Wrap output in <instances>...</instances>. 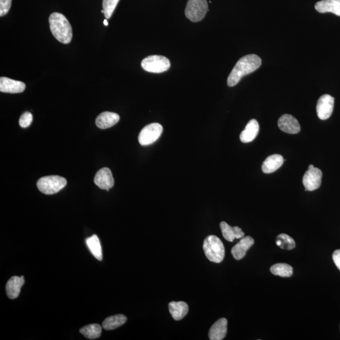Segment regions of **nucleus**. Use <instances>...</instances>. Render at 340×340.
<instances>
[{
    "mask_svg": "<svg viewBox=\"0 0 340 340\" xmlns=\"http://www.w3.org/2000/svg\"><path fill=\"white\" fill-rule=\"evenodd\" d=\"M262 65V59L256 54H249L242 57L237 62L228 78V85L235 86L243 76L254 72Z\"/></svg>",
    "mask_w": 340,
    "mask_h": 340,
    "instance_id": "nucleus-1",
    "label": "nucleus"
},
{
    "mask_svg": "<svg viewBox=\"0 0 340 340\" xmlns=\"http://www.w3.org/2000/svg\"><path fill=\"white\" fill-rule=\"evenodd\" d=\"M49 21L50 29L54 38L60 43L69 44L72 40L73 30L65 16L54 12L50 15Z\"/></svg>",
    "mask_w": 340,
    "mask_h": 340,
    "instance_id": "nucleus-2",
    "label": "nucleus"
},
{
    "mask_svg": "<svg viewBox=\"0 0 340 340\" xmlns=\"http://www.w3.org/2000/svg\"><path fill=\"white\" fill-rule=\"evenodd\" d=\"M203 249L210 262L217 263L223 262L225 256V249L218 237L214 235L207 236L204 241Z\"/></svg>",
    "mask_w": 340,
    "mask_h": 340,
    "instance_id": "nucleus-3",
    "label": "nucleus"
},
{
    "mask_svg": "<svg viewBox=\"0 0 340 340\" xmlns=\"http://www.w3.org/2000/svg\"><path fill=\"white\" fill-rule=\"evenodd\" d=\"M67 184L66 178L57 175H51L39 179L37 182V186L42 193L52 195L59 192Z\"/></svg>",
    "mask_w": 340,
    "mask_h": 340,
    "instance_id": "nucleus-4",
    "label": "nucleus"
},
{
    "mask_svg": "<svg viewBox=\"0 0 340 340\" xmlns=\"http://www.w3.org/2000/svg\"><path fill=\"white\" fill-rule=\"evenodd\" d=\"M141 67L147 72L162 73L170 69L171 63L170 60L165 56L152 55L142 60Z\"/></svg>",
    "mask_w": 340,
    "mask_h": 340,
    "instance_id": "nucleus-5",
    "label": "nucleus"
},
{
    "mask_svg": "<svg viewBox=\"0 0 340 340\" xmlns=\"http://www.w3.org/2000/svg\"><path fill=\"white\" fill-rule=\"evenodd\" d=\"M208 10L207 0H189L184 13L189 20L198 22L204 19Z\"/></svg>",
    "mask_w": 340,
    "mask_h": 340,
    "instance_id": "nucleus-6",
    "label": "nucleus"
},
{
    "mask_svg": "<svg viewBox=\"0 0 340 340\" xmlns=\"http://www.w3.org/2000/svg\"><path fill=\"white\" fill-rule=\"evenodd\" d=\"M162 126L158 123H152L145 126L138 136V141L141 146H149L153 144L160 138L163 133Z\"/></svg>",
    "mask_w": 340,
    "mask_h": 340,
    "instance_id": "nucleus-7",
    "label": "nucleus"
},
{
    "mask_svg": "<svg viewBox=\"0 0 340 340\" xmlns=\"http://www.w3.org/2000/svg\"><path fill=\"white\" fill-rule=\"evenodd\" d=\"M322 176L323 173L320 169L310 165L302 179L305 191H314L320 188Z\"/></svg>",
    "mask_w": 340,
    "mask_h": 340,
    "instance_id": "nucleus-8",
    "label": "nucleus"
},
{
    "mask_svg": "<svg viewBox=\"0 0 340 340\" xmlns=\"http://www.w3.org/2000/svg\"><path fill=\"white\" fill-rule=\"evenodd\" d=\"M334 99L329 95H323L319 99L316 105V112L321 120H326L331 117L333 111Z\"/></svg>",
    "mask_w": 340,
    "mask_h": 340,
    "instance_id": "nucleus-9",
    "label": "nucleus"
},
{
    "mask_svg": "<svg viewBox=\"0 0 340 340\" xmlns=\"http://www.w3.org/2000/svg\"><path fill=\"white\" fill-rule=\"evenodd\" d=\"M94 182L100 189L109 191L114 186L111 170L108 168H103L99 170L95 176Z\"/></svg>",
    "mask_w": 340,
    "mask_h": 340,
    "instance_id": "nucleus-10",
    "label": "nucleus"
},
{
    "mask_svg": "<svg viewBox=\"0 0 340 340\" xmlns=\"http://www.w3.org/2000/svg\"><path fill=\"white\" fill-rule=\"evenodd\" d=\"M279 128L284 133L296 134L300 131V126L296 118L291 115L284 114L278 121Z\"/></svg>",
    "mask_w": 340,
    "mask_h": 340,
    "instance_id": "nucleus-11",
    "label": "nucleus"
},
{
    "mask_svg": "<svg viewBox=\"0 0 340 340\" xmlns=\"http://www.w3.org/2000/svg\"><path fill=\"white\" fill-rule=\"evenodd\" d=\"M25 84L6 77L0 78V91L4 93L20 94L24 91Z\"/></svg>",
    "mask_w": 340,
    "mask_h": 340,
    "instance_id": "nucleus-12",
    "label": "nucleus"
},
{
    "mask_svg": "<svg viewBox=\"0 0 340 340\" xmlns=\"http://www.w3.org/2000/svg\"><path fill=\"white\" fill-rule=\"evenodd\" d=\"M255 243L254 238L251 236L242 238L240 241L237 243L231 250V254L234 259L240 260L246 255L248 250Z\"/></svg>",
    "mask_w": 340,
    "mask_h": 340,
    "instance_id": "nucleus-13",
    "label": "nucleus"
},
{
    "mask_svg": "<svg viewBox=\"0 0 340 340\" xmlns=\"http://www.w3.org/2000/svg\"><path fill=\"white\" fill-rule=\"evenodd\" d=\"M120 120V116L117 113L105 112L102 113L97 117L96 123L100 129H106L115 126Z\"/></svg>",
    "mask_w": 340,
    "mask_h": 340,
    "instance_id": "nucleus-14",
    "label": "nucleus"
},
{
    "mask_svg": "<svg viewBox=\"0 0 340 340\" xmlns=\"http://www.w3.org/2000/svg\"><path fill=\"white\" fill-rule=\"evenodd\" d=\"M25 283L23 276H14L10 279L6 285V292L8 297L14 299L19 296L21 288Z\"/></svg>",
    "mask_w": 340,
    "mask_h": 340,
    "instance_id": "nucleus-15",
    "label": "nucleus"
},
{
    "mask_svg": "<svg viewBox=\"0 0 340 340\" xmlns=\"http://www.w3.org/2000/svg\"><path fill=\"white\" fill-rule=\"evenodd\" d=\"M260 126L259 123L257 120L252 119L247 123L243 131L241 132L240 140L243 143H249L252 142L257 138L258 133H259Z\"/></svg>",
    "mask_w": 340,
    "mask_h": 340,
    "instance_id": "nucleus-16",
    "label": "nucleus"
},
{
    "mask_svg": "<svg viewBox=\"0 0 340 340\" xmlns=\"http://www.w3.org/2000/svg\"><path fill=\"white\" fill-rule=\"evenodd\" d=\"M228 320L226 318H221L213 324L210 328L209 337L211 340H222L227 334Z\"/></svg>",
    "mask_w": 340,
    "mask_h": 340,
    "instance_id": "nucleus-17",
    "label": "nucleus"
},
{
    "mask_svg": "<svg viewBox=\"0 0 340 340\" xmlns=\"http://www.w3.org/2000/svg\"><path fill=\"white\" fill-rule=\"evenodd\" d=\"M315 9L318 12H331L340 17V0H322L316 3Z\"/></svg>",
    "mask_w": 340,
    "mask_h": 340,
    "instance_id": "nucleus-18",
    "label": "nucleus"
},
{
    "mask_svg": "<svg viewBox=\"0 0 340 340\" xmlns=\"http://www.w3.org/2000/svg\"><path fill=\"white\" fill-rule=\"evenodd\" d=\"M220 228L223 236L227 241L233 242L234 239H241L244 236V233L239 227H231L225 221L220 223Z\"/></svg>",
    "mask_w": 340,
    "mask_h": 340,
    "instance_id": "nucleus-19",
    "label": "nucleus"
},
{
    "mask_svg": "<svg viewBox=\"0 0 340 340\" xmlns=\"http://www.w3.org/2000/svg\"><path fill=\"white\" fill-rule=\"evenodd\" d=\"M284 161V158L280 154L271 155L263 163V172L267 174L275 172L283 166Z\"/></svg>",
    "mask_w": 340,
    "mask_h": 340,
    "instance_id": "nucleus-20",
    "label": "nucleus"
},
{
    "mask_svg": "<svg viewBox=\"0 0 340 340\" xmlns=\"http://www.w3.org/2000/svg\"><path fill=\"white\" fill-rule=\"evenodd\" d=\"M169 311L174 320L180 321L188 313L189 305L183 301L171 302L169 304Z\"/></svg>",
    "mask_w": 340,
    "mask_h": 340,
    "instance_id": "nucleus-21",
    "label": "nucleus"
},
{
    "mask_svg": "<svg viewBox=\"0 0 340 340\" xmlns=\"http://www.w3.org/2000/svg\"><path fill=\"white\" fill-rule=\"evenodd\" d=\"M127 320V317L123 315L110 316L105 319L102 323V327L105 330H113L125 325Z\"/></svg>",
    "mask_w": 340,
    "mask_h": 340,
    "instance_id": "nucleus-22",
    "label": "nucleus"
},
{
    "mask_svg": "<svg viewBox=\"0 0 340 340\" xmlns=\"http://www.w3.org/2000/svg\"><path fill=\"white\" fill-rule=\"evenodd\" d=\"M87 246L92 255L99 261H102L103 258L102 250L99 237L93 235L86 239Z\"/></svg>",
    "mask_w": 340,
    "mask_h": 340,
    "instance_id": "nucleus-23",
    "label": "nucleus"
},
{
    "mask_svg": "<svg viewBox=\"0 0 340 340\" xmlns=\"http://www.w3.org/2000/svg\"><path fill=\"white\" fill-rule=\"evenodd\" d=\"M270 271L273 275L282 277H290L293 275V268L286 263H276L271 266Z\"/></svg>",
    "mask_w": 340,
    "mask_h": 340,
    "instance_id": "nucleus-24",
    "label": "nucleus"
},
{
    "mask_svg": "<svg viewBox=\"0 0 340 340\" xmlns=\"http://www.w3.org/2000/svg\"><path fill=\"white\" fill-rule=\"evenodd\" d=\"M80 332L86 338L94 339L99 338L102 333V327L98 324H91V325L84 326L80 329Z\"/></svg>",
    "mask_w": 340,
    "mask_h": 340,
    "instance_id": "nucleus-25",
    "label": "nucleus"
},
{
    "mask_svg": "<svg viewBox=\"0 0 340 340\" xmlns=\"http://www.w3.org/2000/svg\"><path fill=\"white\" fill-rule=\"evenodd\" d=\"M276 244L281 249L291 250L296 247V242L293 238L286 234H281L276 237Z\"/></svg>",
    "mask_w": 340,
    "mask_h": 340,
    "instance_id": "nucleus-26",
    "label": "nucleus"
},
{
    "mask_svg": "<svg viewBox=\"0 0 340 340\" xmlns=\"http://www.w3.org/2000/svg\"><path fill=\"white\" fill-rule=\"evenodd\" d=\"M120 0H103V8H104V15L106 19H109L117 7Z\"/></svg>",
    "mask_w": 340,
    "mask_h": 340,
    "instance_id": "nucleus-27",
    "label": "nucleus"
},
{
    "mask_svg": "<svg viewBox=\"0 0 340 340\" xmlns=\"http://www.w3.org/2000/svg\"><path fill=\"white\" fill-rule=\"evenodd\" d=\"M33 116L30 112H25L21 116L19 120L20 127L26 128L30 126L33 122Z\"/></svg>",
    "mask_w": 340,
    "mask_h": 340,
    "instance_id": "nucleus-28",
    "label": "nucleus"
},
{
    "mask_svg": "<svg viewBox=\"0 0 340 340\" xmlns=\"http://www.w3.org/2000/svg\"><path fill=\"white\" fill-rule=\"evenodd\" d=\"M12 0H0V16L3 17L8 14L11 8Z\"/></svg>",
    "mask_w": 340,
    "mask_h": 340,
    "instance_id": "nucleus-29",
    "label": "nucleus"
},
{
    "mask_svg": "<svg viewBox=\"0 0 340 340\" xmlns=\"http://www.w3.org/2000/svg\"><path fill=\"white\" fill-rule=\"evenodd\" d=\"M333 260L336 267L340 270V250L334 251L333 254Z\"/></svg>",
    "mask_w": 340,
    "mask_h": 340,
    "instance_id": "nucleus-30",
    "label": "nucleus"
},
{
    "mask_svg": "<svg viewBox=\"0 0 340 340\" xmlns=\"http://www.w3.org/2000/svg\"><path fill=\"white\" fill-rule=\"evenodd\" d=\"M104 24L105 26H107L108 25H109V23H108V22H107V19H105V20H104Z\"/></svg>",
    "mask_w": 340,
    "mask_h": 340,
    "instance_id": "nucleus-31",
    "label": "nucleus"
}]
</instances>
